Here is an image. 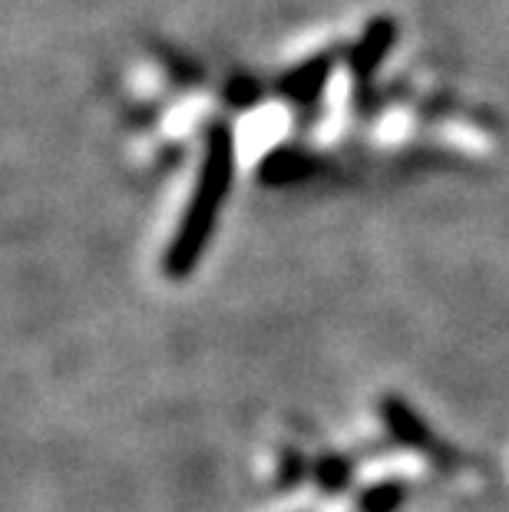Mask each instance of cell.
<instances>
[{"label": "cell", "mask_w": 509, "mask_h": 512, "mask_svg": "<svg viewBox=\"0 0 509 512\" xmlns=\"http://www.w3.org/2000/svg\"><path fill=\"white\" fill-rule=\"evenodd\" d=\"M394 34H397L394 20H374V24L364 30V37H361V43H357V50H354L357 73H371L374 70V63L381 60L387 50H391Z\"/></svg>", "instance_id": "2"}, {"label": "cell", "mask_w": 509, "mask_h": 512, "mask_svg": "<svg viewBox=\"0 0 509 512\" xmlns=\"http://www.w3.org/2000/svg\"><path fill=\"white\" fill-rule=\"evenodd\" d=\"M232 133L225 126H215L209 133V146H205V159H202V172L196 179V189H192V202L186 215L179 222V232L172 238L169 255H166V268L172 275H186L192 265L202 258V248L209 242L215 219L222 212L225 192H229L232 182Z\"/></svg>", "instance_id": "1"}]
</instances>
